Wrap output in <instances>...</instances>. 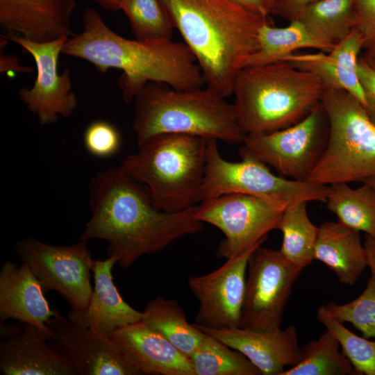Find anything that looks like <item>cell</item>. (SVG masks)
Masks as SVG:
<instances>
[{"mask_svg": "<svg viewBox=\"0 0 375 375\" xmlns=\"http://www.w3.org/2000/svg\"><path fill=\"white\" fill-rule=\"evenodd\" d=\"M62 54L88 61L101 73L122 70L118 87L126 104L151 82L182 90L205 86L201 68L184 42L125 38L111 30L92 8L84 11L83 31L66 40Z\"/></svg>", "mask_w": 375, "mask_h": 375, "instance_id": "cell-2", "label": "cell"}, {"mask_svg": "<svg viewBox=\"0 0 375 375\" xmlns=\"http://www.w3.org/2000/svg\"><path fill=\"white\" fill-rule=\"evenodd\" d=\"M184 43L194 56L205 85L224 97L258 49L261 26L268 16L235 0H162Z\"/></svg>", "mask_w": 375, "mask_h": 375, "instance_id": "cell-3", "label": "cell"}, {"mask_svg": "<svg viewBox=\"0 0 375 375\" xmlns=\"http://www.w3.org/2000/svg\"><path fill=\"white\" fill-rule=\"evenodd\" d=\"M237 3L245 8L260 14L268 16L271 14L273 0H235Z\"/></svg>", "mask_w": 375, "mask_h": 375, "instance_id": "cell-37", "label": "cell"}, {"mask_svg": "<svg viewBox=\"0 0 375 375\" xmlns=\"http://www.w3.org/2000/svg\"><path fill=\"white\" fill-rule=\"evenodd\" d=\"M89 192L91 217L79 240L105 241L108 257L124 269L204 228L194 216L197 206L176 212L158 210L147 187L120 167L98 173Z\"/></svg>", "mask_w": 375, "mask_h": 375, "instance_id": "cell-1", "label": "cell"}, {"mask_svg": "<svg viewBox=\"0 0 375 375\" xmlns=\"http://www.w3.org/2000/svg\"><path fill=\"white\" fill-rule=\"evenodd\" d=\"M362 49H364V41L360 32L355 28L329 53H293L281 60L316 74L326 88L349 92L366 109V99L357 73Z\"/></svg>", "mask_w": 375, "mask_h": 375, "instance_id": "cell-21", "label": "cell"}, {"mask_svg": "<svg viewBox=\"0 0 375 375\" xmlns=\"http://www.w3.org/2000/svg\"><path fill=\"white\" fill-rule=\"evenodd\" d=\"M262 240L240 254L226 259L215 270L188 278V285L199 301L195 325L220 329L240 326L248 260Z\"/></svg>", "mask_w": 375, "mask_h": 375, "instance_id": "cell-14", "label": "cell"}, {"mask_svg": "<svg viewBox=\"0 0 375 375\" xmlns=\"http://www.w3.org/2000/svg\"><path fill=\"white\" fill-rule=\"evenodd\" d=\"M0 71L5 72L12 71L15 72L29 73L33 71L32 68L21 65L19 60L14 56H1Z\"/></svg>", "mask_w": 375, "mask_h": 375, "instance_id": "cell-38", "label": "cell"}, {"mask_svg": "<svg viewBox=\"0 0 375 375\" xmlns=\"http://www.w3.org/2000/svg\"><path fill=\"white\" fill-rule=\"evenodd\" d=\"M329 124L320 101L302 120L276 131L247 135L243 147L280 176L306 181L322 157Z\"/></svg>", "mask_w": 375, "mask_h": 375, "instance_id": "cell-9", "label": "cell"}, {"mask_svg": "<svg viewBox=\"0 0 375 375\" xmlns=\"http://www.w3.org/2000/svg\"><path fill=\"white\" fill-rule=\"evenodd\" d=\"M317 318L338 340L357 375H375V339L370 340L354 334L331 316L324 305L317 309Z\"/></svg>", "mask_w": 375, "mask_h": 375, "instance_id": "cell-31", "label": "cell"}, {"mask_svg": "<svg viewBox=\"0 0 375 375\" xmlns=\"http://www.w3.org/2000/svg\"><path fill=\"white\" fill-rule=\"evenodd\" d=\"M190 359L195 375L261 374L242 353L205 333Z\"/></svg>", "mask_w": 375, "mask_h": 375, "instance_id": "cell-29", "label": "cell"}, {"mask_svg": "<svg viewBox=\"0 0 375 375\" xmlns=\"http://www.w3.org/2000/svg\"><path fill=\"white\" fill-rule=\"evenodd\" d=\"M319 0H273L271 14L289 22L297 19L301 11Z\"/></svg>", "mask_w": 375, "mask_h": 375, "instance_id": "cell-36", "label": "cell"}, {"mask_svg": "<svg viewBox=\"0 0 375 375\" xmlns=\"http://www.w3.org/2000/svg\"><path fill=\"white\" fill-rule=\"evenodd\" d=\"M314 260L325 264L344 285H353L367 267L360 232L339 221H327L318 228Z\"/></svg>", "mask_w": 375, "mask_h": 375, "instance_id": "cell-22", "label": "cell"}, {"mask_svg": "<svg viewBox=\"0 0 375 375\" xmlns=\"http://www.w3.org/2000/svg\"><path fill=\"white\" fill-rule=\"evenodd\" d=\"M88 240L70 246H58L33 238L18 241L15 246L21 262L26 264L44 292H58L71 308L83 310L89 304L93 289L90 272L94 259Z\"/></svg>", "mask_w": 375, "mask_h": 375, "instance_id": "cell-12", "label": "cell"}, {"mask_svg": "<svg viewBox=\"0 0 375 375\" xmlns=\"http://www.w3.org/2000/svg\"><path fill=\"white\" fill-rule=\"evenodd\" d=\"M83 142L93 156L108 158L115 154L121 145V136L115 126L104 120L92 122L86 128Z\"/></svg>", "mask_w": 375, "mask_h": 375, "instance_id": "cell-33", "label": "cell"}, {"mask_svg": "<svg viewBox=\"0 0 375 375\" xmlns=\"http://www.w3.org/2000/svg\"><path fill=\"white\" fill-rule=\"evenodd\" d=\"M115 258L94 260L92 267L94 287L88 306L80 310L71 308L67 317L72 322L108 337L117 329L142 319L140 312L122 297L114 281L112 270Z\"/></svg>", "mask_w": 375, "mask_h": 375, "instance_id": "cell-19", "label": "cell"}, {"mask_svg": "<svg viewBox=\"0 0 375 375\" xmlns=\"http://www.w3.org/2000/svg\"><path fill=\"white\" fill-rule=\"evenodd\" d=\"M240 326L271 331L281 328L285 307L302 269L280 250L257 247L247 264Z\"/></svg>", "mask_w": 375, "mask_h": 375, "instance_id": "cell-11", "label": "cell"}, {"mask_svg": "<svg viewBox=\"0 0 375 375\" xmlns=\"http://www.w3.org/2000/svg\"><path fill=\"white\" fill-rule=\"evenodd\" d=\"M321 102L329 131L325 150L307 181L330 185L375 175V122L349 92L326 88Z\"/></svg>", "mask_w": 375, "mask_h": 375, "instance_id": "cell-7", "label": "cell"}, {"mask_svg": "<svg viewBox=\"0 0 375 375\" xmlns=\"http://www.w3.org/2000/svg\"><path fill=\"white\" fill-rule=\"evenodd\" d=\"M133 102L132 126L138 144L164 133L215 139L230 144H243L247 135L233 103L206 85L182 90L151 82Z\"/></svg>", "mask_w": 375, "mask_h": 375, "instance_id": "cell-5", "label": "cell"}, {"mask_svg": "<svg viewBox=\"0 0 375 375\" xmlns=\"http://www.w3.org/2000/svg\"><path fill=\"white\" fill-rule=\"evenodd\" d=\"M326 203L338 221L375 238V192L368 185L353 189L347 183L331 184Z\"/></svg>", "mask_w": 375, "mask_h": 375, "instance_id": "cell-25", "label": "cell"}, {"mask_svg": "<svg viewBox=\"0 0 375 375\" xmlns=\"http://www.w3.org/2000/svg\"><path fill=\"white\" fill-rule=\"evenodd\" d=\"M353 3L354 0H319L304 8L297 19L322 40L336 45L357 26Z\"/></svg>", "mask_w": 375, "mask_h": 375, "instance_id": "cell-27", "label": "cell"}, {"mask_svg": "<svg viewBox=\"0 0 375 375\" xmlns=\"http://www.w3.org/2000/svg\"><path fill=\"white\" fill-rule=\"evenodd\" d=\"M142 312L145 323L189 358L203 339L204 333L188 322L183 307L176 299L158 296L147 303Z\"/></svg>", "mask_w": 375, "mask_h": 375, "instance_id": "cell-24", "label": "cell"}, {"mask_svg": "<svg viewBox=\"0 0 375 375\" xmlns=\"http://www.w3.org/2000/svg\"><path fill=\"white\" fill-rule=\"evenodd\" d=\"M328 313L341 322H349L366 338L375 339V275L372 274L364 291L344 304L324 305Z\"/></svg>", "mask_w": 375, "mask_h": 375, "instance_id": "cell-32", "label": "cell"}, {"mask_svg": "<svg viewBox=\"0 0 375 375\" xmlns=\"http://www.w3.org/2000/svg\"><path fill=\"white\" fill-rule=\"evenodd\" d=\"M307 203L299 201L287 206L278 226L283 235L280 251L302 270L314 260L319 228L308 217Z\"/></svg>", "mask_w": 375, "mask_h": 375, "instance_id": "cell-26", "label": "cell"}, {"mask_svg": "<svg viewBox=\"0 0 375 375\" xmlns=\"http://www.w3.org/2000/svg\"><path fill=\"white\" fill-rule=\"evenodd\" d=\"M13 42L33 58L37 76L31 88L18 91L19 99L27 109L35 114L41 125L56 122L58 117H70L78 106L72 90L71 71L58 72V63L63 45L68 38H62L47 42H37L16 35H1Z\"/></svg>", "mask_w": 375, "mask_h": 375, "instance_id": "cell-13", "label": "cell"}, {"mask_svg": "<svg viewBox=\"0 0 375 375\" xmlns=\"http://www.w3.org/2000/svg\"><path fill=\"white\" fill-rule=\"evenodd\" d=\"M357 73L366 99V110L375 122V69L360 56Z\"/></svg>", "mask_w": 375, "mask_h": 375, "instance_id": "cell-35", "label": "cell"}, {"mask_svg": "<svg viewBox=\"0 0 375 375\" xmlns=\"http://www.w3.org/2000/svg\"><path fill=\"white\" fill-rule=\"evenodd\" d=\"M197 326L242 353L263 375H281L286 367L297 365L303 358L294 326L271 331L241 327L214 329Z\"/></svg>", "mask_w": 375, "mask_h": 375, "instance_id": "cell-17", "label": "cell"}, {"mask_svg": "<svg viewBox=\"0 0 375 375\" xmlns=\"http://www.w3.org/2000/svg\"><path fill=\"white\" fill-rule=\"evenodd\" d=\"M367 267H369L372 274L375 275V238L366 235L363 243Z\"/></svg>", "mask_w": 375, "mask_h": 375, "instance_id": "cell-39", "label": "cell"}, {"mask_svg": "<svg viewBox=\"0 0 375 375\" xmlns=\"http://www.w3.org/2000/svg\"><path fill=\"white\" fill-rule=\"evenodd\" d=\"M42 288L28 266L5 261L0 270V320L12 319L34 326L47 338V322L54 315Z\"/></svg>", "mask_w": 375, "mask_h": 375, "instance_id": "cell-20", "label": "cell"}, {"mask_svg": "<svg viewBox=\"0 0 375 375\" xmlns=\"http://www.w3.org/2000/svg\"><path fill=\"white\" fill-rule=\"evenodd\" d=\"M361 183L368 185L375 192V175L365 178Z\"/></svg>", "mask_w": 375, "mask_h": 375, "instance_id": "cell-42", "label": "cell"}, {"mask_svg": "<svg viewBox=\"0 0 375 375\" xmlns=\"http://www.w3.org/2000/svg\"><path fill=\"white\" fill-rule=\"evenodd\" d=\"M365 51L362 56L366 62L375 69V42L365 49Z\"/></svg>", "mask_w": 375, "mask_h": 375, "instance_id": "cell-41", "label": "cell"}, {"mask_svg": "<svg viewBox=\"0 0 375 375\" xmlns=\"http://www.w3.org/2000/svg\"><path fill=\"white\" fill-rule=\"evenodd\" d=\"M102 8L112 11L119 10L121 0H91Z\"/></svg>", "mask_w": 375, "mask_h": 375, "instance_id": "cell-40", "label": "cell"}, {"mask_svg": "<svg viewBox=\"0 0 375 375\" xmlns=\"http://www.w3.org/2000/svg\"><path fill=\"white\" fill-rule=\"evenodd\" d=\"M285 208L260 197L231 193L201 201L194 216L223 233L216 256L228 259L267 240L269 231L278 229Z\"/></svg>", "mask_w": 375, "mask_h": 375, "instance_id": "cell-10", "label": "cell"}, {"mask_svg": "<svg viewBox=\"0 0 375 375\" xmlns=\"http://www.w3.org/2000/svg\"><path fill=\"white\" fill-rule=\"evenodd\" d=\"M135 39L156 42L172 39L174 26L162 0H121Z\"/></svg>", "mask_w": 375, "mask_h": 375, "instance_id": "cell-30", "label": "cell"}, {"mask_svg": "<svg viewBox=\"0 0 375 375\" xmlns=\"http://www.w3.org/2000/svg\"><path fill=\"white\" fill-rule=\"evenodd\" d=\"M0 372L4 375H79L36 327L1 322Z\"/></svg>", "mask_w": 375, "mask_h": 375, "instance_id": "cell-16", "label": "cell"}, {"mask_svg": "<svg viewBox=\"0 0 375 375\" xmlns=\"http://www.w3.org/2000/svg\"><path fill=\"white\" fill-rule=\"evenodd\" d=\"M208 139L164 133L140 144L119 166L148 189L156 208L176 212L202 201Z\"/></svg>", "mask_w": 375, "mask_h": 375, "instance_id": "cell-6", "label": "cell"}, {"mask_svg": "<svg viewBox=\"0 0 375 375\" xmlns=\"http://www.w3.org/2000/svg\"><path fill=\"white\" fill-rule=\"evenodd\" d=\"M325 89L316 74L281 60L242 68L232 94L243 131L262 134L302 120L321 101Z\"/></svg>", "mask_w": 375, "mask_h": 375, "instance_id": "cell-4", "label": "cell"}, {"mask_svg": "<svg viewBox=\"0 0 375 375\" xmlns=\"http://www.w3.org/2000/svg\"><path fill=\"white\" fill-rule=\"evenodd\" d=\"M109 338L142 374L195 375L190 358L142 319Z\"/></svg>", "mask_w": 375, "mask_h": 375, "instance_id": "cell-18", "label": "cell"}, {"mask_svg": "<svg viewBox=\"0 0 375 375\" xmlns=\"http://www.w3.org/2000/svg\"><path fill=\"white\" fill-rule=\"evenodd\" d=\"M47 326L50 344L79 375L142 374L110 338L72 322L58 310Z\"/></svg>", "mask_w": 375, "mask_h": 375, "instance_id": "cell-15", "label": "cell"}, {"mask_svg": "<svg viewBox=\"0 0 375 375\" xmlns=\"http://www.w3.org/2000/svg\"><path fill=\"white\" fill-rule=\"evenodd\" d=\"M353 7L365 49L375 42V0H354Z\"/></svg>", "mask_w": 375, "mask_h": 375, "instance_id": "cell-34", "label": "cell"}, {"mask_svg": "<svg viewBox=\"0 0 375 375\" xmlns=\"http://www.w3.org/2000/svg\"><path fill=\"white\" fill-rule=\"evenodd\" d=\"M301 347L303 359L281 375H357L339 342L328 331Z\"/></svg>", "mask_w": 375, "mask_h": 375, "instance_id": "cell-28", "label": "cell"}, {"mask_svg": "<svg viewBox=\"0 0 375 375\" xmlns=\"http://www.w3.org/2000/svg\"><path fill=\"white\" fill-rule=\"evenodd\" d=\"M217 141L208 139L202 201L238 193L288 206L299 201L326 202L328 185L299 181L274 174L268 166L243 147L240 162H231L220 154Z\"/></svg>", "mask_w": 375, "mask_h": 375, "instance_id": "cell-8", "label": "cell"}, {"mask_svg": "<svg viewBox=\"0 0 375 375\" xmlns=\"http://www.w3.org/2000/svg\"><path fill=\"white\" fill-rule=\"evenodd\" d=\"M335 46L311 33L297 19L281 28L274 27L267 22L260 29L258 49L247 60L245 67L281 61L286 56L301 49H315L329 53Z\"/></svg>", "mask_w": 375, "mask_h": 375, "instance_id": "cell-23", "label": "cell"}]
</instances>
